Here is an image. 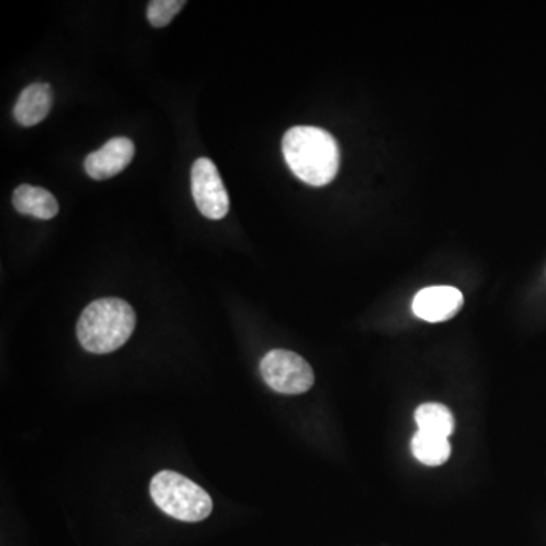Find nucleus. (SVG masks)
Instances as JSON below:
<instances>
[{
	"label": "nucleus",
	"instance_id": "obj_5",
	"mask_svg": "<svg viewBox=\"0 0 546 546\" xmlns=\"http://www.w3.org/2000/svg\"><path fill=\"white\" fill-rule=\"evenodd\" d=\"M192 193L196 207L211 220H220L230 210V198L219 170L210 158H199L192 167Z\"/></svg>",
	"mask_w": 546,
	"mask_h": 546
},
{
	"label": "nucleus",
	"instance_id": "obj_6",
	"mask_svg": "<svg viewBox=\"0 0 546 546\" xmlns=\"http://www.w3.org/2000/svg\"><path fill=\"white\" fill-rule=\"evenodd\" d=\"M463 307V295L451 286H434L421 290L413 299V311L422 321L445 322Z\"/></svg>",
	"mask_w": 546,
	"mask_h": 546
},
{
	"label": "nucleus",
	"instance_id": "obj_2",
	"mask_svg": "<svg viewBox=\"0 0 546 546\" xmlns=\"http://www.w3.org/2000/svg\"><path fill=\"white\" fill-rule=\"evenodd\" d=\"M134 308L120 298L91 302L76 325L79 343L91 354H110L122 348L135 330Z\"/></svg>",
	"mask_w": 546,
	"mask_h": 546
},
{
	"label": "nucleus",
	"instance_id": "obj_8",
	"mask_svg": "<svg viewBox=\"0 0 546 546\" xmlns=\"http://www.w3.org/2000/svg\"><path fill=\"white\" fill-rule=\"evenodd\" d=\"M54 90L44 82H35L22 91L14 105V119L25 128L38 125L51 113Z\"/></svg>",
	"mask_w": 546,
	"mask_h": 546
},
{
	"label": "nucleus",
	"instance_id": "obj_11",
	"mask_svg": "<svg viewBox=\"0 0 546 546\" xmlns=\"http://www.w3.org/2000/svg\"><path fill=\"white\" fill-rule=\"evenodd\" d=\"M412 452L424 465L440 466L448 462L451 445H449L448 437L418 431L412 439Z\"/></svg>",
	"mask_w": 546,
	"mask_h": 546
},
{
	"label": "nucleus",
	"instance_id": "obj_1",
	"mask_svg": "<svg viewBox=\"0 0 546 546\" xmlns=\"http://www.w3.org/2000/svg\"><path fill=\"white\" fill-rule=\"evenodd\" d=\"M283 154L290 170L308 186H327L339 172V145L330 132L316 126L289 129Z\"/></svg>",
	"mask_w": 546,
	"mask_h": 546
},
{
	"label": "nucleus",
	"instance_id": "obj_4",
	"mask_svg": "<svg viewBox=\"0 0 546 546\" xmlns=\"http://www.w3.org/2000/svg\"><path fill=\"white\" fill-rule=\"evenodd\" d=\"M267 386L283 395H301L314 384V372L307 360L286 349H272L260 363Z\"/></svg>",
	"mask_w": 546,
	"mask_h": 546
},
{
	"label": "nucleus",
	"instance_id": "obj_7",
	"mask_svg": "<svg viewBox=\"0 0 546 546\" xmlns=\"http://www.w3.org/2000/svg\"><path fill=\"white\" fill-rule=\"evenodd\" d=\"M135 146L126 137H116L84 161L85 172L96 181L113 178L126 169L134 158Z\"/></svg>",
	"mask_w": 546,
	"mask_h": 546
},
{
	"label": "nucleus",
	"instance_id": "obj_3",
	"mask_svg": "<svg viewBox=\"0 0 546 546\" xmlns=\"http://www.w3.org/2000/svg\"><path fill=\"white\" fill-rule=\"evenodd\" d=\"M151 496L161 512L182 522H201L213 512L207 490L175 471H161L151 480Z\"/></svg>",
	"mask_w": 546,
	"mask_h": 546
},
{
	"label": "nucleus",
	"instance_id": "obj_10",
	"mask_svg": "<svg viewBox=\"0 0 546 546\" xmlns=\"http://www.w3.org/2000/svg\"><path fill=\"white\" fill-rule=\"evenodd\" d=\"M415 421L419 431L449 437L454 433L455 421L451 410L446 405L437 402L419 405L415 413Z\"/></svg>",
	"mask_w": 546,
	"mask_h": 546
},
{
	"label": "nucleus",
	"instance_id": "obj_12",
	"mask_svg": "<svg viewBox=\"0 0 546 546\" xmlns=\"http://www.w3.org/2000/svg\"><path fill=\"white\" fill-rule=\"evenodd\" d=\"M184 7V0H154L148 7L149 23L155 28H164Z\"/></svg>",
	"mask_w": 546,
	"mask_h": 546
},
{
	"label": "nucleus",
	"instance_id": "obj_9",
	"mask_svg": "<svg viewBox=\"0 0 546 546\" xmlns=\"http://www.w3.org/2000/svg\"><path fill=\"white\" fill-rule=\"evenodd\" d=\"M13 204L20 214L43 220L54 219L60 211L58 201L51 192L28 184L14 190Z\"/></svg>",
	"mask_w": 546,
	"mask_h": 546
}]
</instances>
